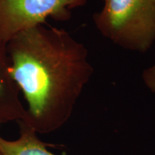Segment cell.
Wrapping results in <instances>:
<instances>
[{"label":"cell","mask_w":155,"mask_h":155,"mask_svg":"<svg viewBox=\"0 0 155 155\" xmlns=\"http://www.w3.org/2000/svg\"><path fill=\"white\" fill-rule=\"evenodd\" d=\"M7 53L10 75L28 104L20 121L38 134L59 129L94 73L86 46L46 23L13 37Z\"/></svg>","instance_id":"6da1fadb"},{"label":"cell","mask_w":155,"mask_h":155,"mask_svg":"<svg viewBox=\"0 0 155 155\" xmlns=\"http://www.w3.org/2000/svg\"><path fill=\"white\" fill-rule=\"evenodd\" d=\"M88 0H0V38L8 42L22 31L46 24L48 18L58 22L71 19L72 10Z\"/></svg>","instance_id":"3957f363"},{"label":"cell","mask_w":155,"mask_h":155,"mask_svg":"<svg viewBox=\"0 0 155 155\" xmlns=\"http://www.w3.org/2000/svg\"><path fill=\"white\" fill-rule=\"evenodd\" d=\"M26 109L9 72L7 42L0 38V124L24 119Z\"/></svg>","instance_id":"277c9868"},{"label":"cell","mask_w":155,"mask_h":155,"mask_svg":"<svg viewBox=\"0 0 155 155\" xmlns=\"http://www.w3.org/2000/svg\"><path fill=\"white\" fill-rule=\"evenodd\" d=\"M142 79L149 90L151 92L155 93V63L144 70L142 74Z\"/></svg>","instance_id":"8992f818"},{"label":"cell","mask_w":155,"mask_h":155,"mask_svg":"<svg viewBox=\"0 0 155 155\" xmlns=\"http://www.w3.org/2000/svg\"><path fill=\"white\" fill-rule=\"evenodd\" d=\"M0 155H3V154H2V153H1V152H0Z\"/></svg>","instance_id":"52a82bcc"},{"label":"cell","mask_w":155,"mask_h":155,"mask_svg":"<svg viewBox=\"0 0 155 155\" xmlns=\"http://www.w3.org/2000/svg\"><path fill=\"white\" fill-rule=\"evenodd\" d=\"M93 15L101 34L116 45L137 53L155 43V0H103Z\"/></svg>","instance_id":"7a4b0ae2"},{"label":"cell","mask_w":155,"mask_h":155,"mask_svg":"<svg viewBox=\"0 0 155 155\" xmlns=\"http://www.w3.org/2000/svg\"><path fill=\"white\" fill-rule=\"evenodd\" d=\"M19 137L7 140L0 135V152L3 155H56L48 150L47 144L38 138V133L22 121H17Z\"/></svg>","instance_id":"5b68a950"}]
</instances>
